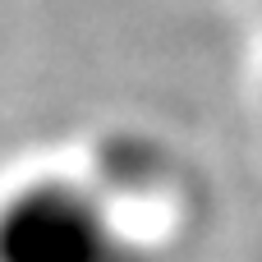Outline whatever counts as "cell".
Instances as JSON below:
<instances>
[{
  "instance_id": "1",
  "label": "cell",
  "mask_w": 262,
  "mask_h": 262,
  "mask_svg": "<svg viewBox=\"0 0 262 262\" xmlns=\"http://www.w3.org/2000/svg\"><path fill=\"white\" fill-rule=\"evenodd\" d=\"M0 262H147V253L83 184L28 180L0 198Z\"/></svg>"
}]
</instances>
